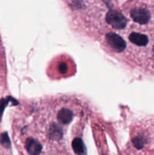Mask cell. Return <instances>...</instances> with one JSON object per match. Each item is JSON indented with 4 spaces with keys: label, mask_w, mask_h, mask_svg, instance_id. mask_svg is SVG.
I'll list each match as a JSON object with an SVG mask.
<instances>
[{
    "label": "cell",
    "mask_w": 154,
    "mask_h": 155,
    "mask_svg": "<svg viewBox=\"0 0 154 155\" xmlns=\"http://www.w3.org/2000/svg\"><path fill=\"white\" fill-rule=\"evenodd\" d=\"M106 21L116 30H122L125 27L127 20L123 15L116 11H110L106 15Z\"/></svg>",
    "instance_id": "1"
},
{
    "label": "cell",
    "mask_w": 154,
    "mask_h": 155,
    "mask_svg": "<svg viewBox=\"0 0 154 155\" xmlns=\"http://www.w3.org/2000/svg\"><path fill=\"white\" fill-rule=\"evenodd\" d=\"M130 15L134 22L141 25L148 24L150 20V14L149 11L145 8H134L131 11Z\"/></svg>",
    "instance_id": "3"
},
{
    "label": "cell",
    "mask_w": 154,
    "mask_h": 155,
    "mask_svg": "<svg viewBox=\"0 0 154 155\" xmlns=\"http://www.w3.org/2000/svg\"><path fill=\"white\" fill-rule=\"evenodd\" d=\"M62 133L63 132H62L61 129L59 128L57 126L54 125L49 130L50 139H53V140H58V139L62 138V136H63V133Z\"/></svg>",
    "instance_id": "8"
},
{
    "label": "cell",
    "mask_w": 154,
    "mask_h": 155,
    "mask_svg": "<svg viewBox=\"0 0 154 155\" xmlns=\"http://www.w3.org/2000/svg\"><path fill=\"white\" fill-rule=\"evenodd\" d=\"M106 40L113 50L116 51H122L126 47L125 40L115 33H109L106 35Z\"/></svg>",
    "instance_id": "2"
},
{
    "label": "cell",
    "mask_w": 154,
    "mask_h": 155,
    "mask_svg": "<svg viewBox=\"0 0 154 155\" xmlns=\"http://www.w3.org/2000/svg\"><path fill=\"white\" fill-rule=\"evenodd\" d=\"M72 147L74 152L77 155H86V148L83 141L79 138H75L72 142Z\"/></svg>",
    "instance_id": "7"
},
{
    "label": "cell",
    "mask_w": 154,
    "mask_h": 155,
    "mask_svg": "<svg viewBox=\"0 0 154 155\" xmlns=\"http://www.w3.org/2000/svg\"><path fill=\"white\" fill-rule=\"evenodd\" d=\"M59 71H60V73H62V74H64V73H66V71H67V65L66 64L64 63V62H62V63H60V64H59Z\"/></svg>",
    "instance_id": "11"
},
{
    "label": "cell",
    "mask_w": 154,
    "mask_h": 155,
    "mask_svg": "<svg viewBox=\"0 0 154 155\" xmlns=\"http://www.w3.org/2000/svg\"><path fill=\"white\" fill-rule=\"evenodd\" d=\"M133 144L137 149H141L143 148L144 145L146 143V139L143 136H137L135 137L132 141Z\"/></svg>",
    "instance_id": "9"
},
{
    "label": "cell",
    "mask_w": 154,
    "mask_h": 155,
    "mask_svg": "<svg viewBox=\"0 0 154 155\" xmlns=\"http://www.w3.org/2000/svg\"><path fill=\"white\" fill-rule=\"evenodd\" d=\"M72 117H73L72 112L66 108L61 109L57 114V120L59 122L63 124H69L72 121Z\"/></svg>",
    "instance_id": "6"
},
{
    "label": "cell",
    "mask_w": 154,
    "mask_h": 155,
    "mask_svg": "<svg viewBox=\"0 0 154 155\" xmlns=\"http://www.w3.org/2000/svg\"><path fill=\"white\" fill-rule=\"evenodd\" d=\"M128 39L131 42L135 45L140 47H145L149 44V39L146 35L140 33H131L128 36Z\"/></svg>",
    "instance_id": "4"
},
{
    "label": "cell",
    "mask_w": 154,
    "mask_h": 155,
    "mask_svg": "<svg viewBox=\"0 0 154 155\" xmlns=\"http://www.w3.org/2000/svg\"><path fill=\"white\" fill-rule=\"evenodd\" d=\"M26 148L30 155H39L42 151V145L33 139H28L26 142Z\"/></svg>",
    "instance_id": "5"
},
{
    "label": "cell",
    "mask_w": 154,
    "mask_h": 155,
    "mask_svg": "<svg viewBox=\"0 0 154 155\" xmlns=\"http://www.w3.org/2000/svg\"><path fill=\"white\" fill-rule=\"evenodd\" d=\"M1 142L3 145L5 147L10 146V141H9L8 136L7 133H3L1 136Z\"/></svg>",
    "instance_id": "10"
}]
</instances>
